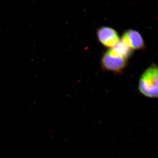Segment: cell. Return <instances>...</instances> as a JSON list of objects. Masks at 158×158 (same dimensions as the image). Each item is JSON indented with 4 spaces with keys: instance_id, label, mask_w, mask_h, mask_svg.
I'll list each match as a JSON object with an SVG mask.
<instances>
[{
    "instance_id": "6da1fadb",
    "label": "cell",
    "mask_w": 158,
    "mask_h": 158,
    "mask_svg": "<svg viewBox=\"0 0 158 158\" xmlns=\"http://www.w3.org/2000/svg\"><path fill=\"white\" fill-rule=\"evenodd\" d=\"M158 69L157 65L152 64L141 75L138 90L141 94L150 98L158 97Z\"/></svg>"
},
{
    "instance_id": "7a4b0ae2",
    "label": "cell",
    "mask_w": 158,
    "mask_h": 158,
    "mask_svg": "<svg viewBox=\"0 0 158 158\" xmlns=\"http://www.w3.org/2000/svg\"><path fill=\"white\" fill-rule=\"evenodd\" d=\"M127 59L106 52L102 57V67L105 70L120 73L127 66Z\"/></svg>"
},
{
    "instance_id": "3957f363",
    "label": "cell",
    "mask_w": 158,
    "mask_h": 158,
    "mask_svg": "<svg viewBox=\"0 0 158 158\" xmlns=\"http://www.w3.org/2000/svg\"><path fill=\"white\" fill-rule=\"evenodd\" d=\"M99 42L107 48H113L120 41V37L115 29L108 27L100 28L97 31Z\"/></svg>"
},
{
    "instance_id": "277c9868",
    "label": "cell",
    "mask_w": 158,
    "mask_h": 158,
    "mask_svg": "<svg viewBox=\"0 0 158 158\" xmlns=\"http://www.w3.org/2000/svg\"><path fill=\"white\" fill-rule=\"evenodd\" d=\"M121 41L132 50L143 49L145 47L144 39L141 34L132 29L128 30L123 33Z\"/></svg>"
},
{
    "instance_id": "5b68a950",
    "label": "cell",
    "mask_w": 158,
    "mask_h": 158,
    "mask_svg": "<svg viewBox=\"0 0 158 158\" xmlns=\"http://www.w3.org/2000/svg\"><path fill=\"white\" fill-rule=\"evenodd\" d=\"M107 51L112 55L123 57L127 60L133 54V51L121 40L113 48L109 49Z\"/></svg>"
}]
</instances>
